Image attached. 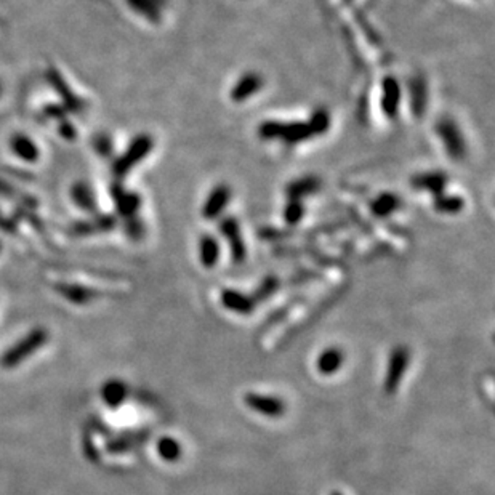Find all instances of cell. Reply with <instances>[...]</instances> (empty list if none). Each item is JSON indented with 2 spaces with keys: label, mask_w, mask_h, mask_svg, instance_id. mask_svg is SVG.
I'll return each instance as SVG.
<instances>
[{
  "label": "cell",
  "mask_w": 495,
  "mask_h": 495,
  "mask_svg": "<svg viewBox=\"0 0 495 495\" xmlns=\"http://www.w3.org/2000/svg\"><path fill=\"white\" fill-rule=\"evenodd\" d=\"M327 125H329V119H327L326 112H316V116L309 124H263L260 131L263 136H282L285 138V141L297 143L304 140V138L322 134L327 129Z\"/></svg>",
  "instance_id": "cell-1"
},
{
  "label": "cell",
  "mask_w": 495,
  "mask_h": 495,
  "mask_svg": "<svg viewBox=\"0 0 495 495\" xmlns=\"http://www.w3.org/2000/svg\"><path fill=\"white\" fill-rule=\"evenodd\" d=\"M49 340V333L44 329H36L22 338L21 342L15 345L13 348H10L7 353L2 356V366L5 369H11L21 364L22 361H26L31 354L36 353L44 347L45 342Z\"/></svg>",
  "instance_id": "cell-2"
},
{
  "label": "cell",
  "mask_w": 495,
  "mask_h": 495,
  "mask_svg": "<svg viewBox=\"0 0 495 495\" xmlns=\"http://www.w3.org/2000/svg\"><path fill=\"white\" fill-rule=\"evenodd\" d=\"M409 362H411V351H409V348L396 347L394 349H391L388 366H387V373H385V382H383L385 393L394 394L396 391H398L401 380L404 377V373L409 367Z\"/></svg>",
  "instance_id": "cell-3"
},
{
  "label": "cell",
  "mask_w": 495,
  "mask_h": 495,
  "mask_svg": "<svg viewBox=\"0 0 495 495\" xmlns=\"http://www.w3.org/2000/svg\"><path fill=\"white\" fill-rule=\"evenodd\" d=\"M153 149V138L148 135H140L131 141V145L127 149V153L114 162L112 172L117 178H124L134 167L146 158Z\"/></svg>",
  "instance_id": "cell-4"
},
{
  "label": "cell",
  "mask_w": 495,
  "mask_h": 495,
  "mask_svg": "<svg viewBox=\"0 0 495 495\" xmlns=\"http://www.w3.org/2000/svg\"><path fill=\"white\" fill-rule=\"evenodd\" d=\"M244 402L250 411L260 413V416L269 418H279L285 413L287 406L285 402L276 396L258 394V393H245Z\"/></svg>",
  "instance_id": "cell-5"
},
{
  "label": "cell",
  "mask_w": 495,
  "mask_h": 495,
  "mask_svg": "<svg viewBox=\"0 0 495 495\" xmlns=\"http://www.w3.org/2000/svg\"><path fill=\"white\" fill-rule=\"evenodd\" d=\"M47 79H49V82L51 84V87L55 89L56 94L61 96L63 103H65V106L69 109V111L82 112L84 109L87 108V103H85L82 98H79L71 89H69V85L66 84V80L63 79L58 69L49 68Z\"/></svg>",
  "instance_id": "cell-6"
},
{
  "label": "cell",
  "mask_w": 495,
  "mask_h": 495,
  "mask_svg": "<svg viewBox=\"0 0 495 495\" xmlns=\"http://www.w3.org/2000/svg\"><path fill=\"white\" fill-rule=\"evenodd\" d=\"M116 223H117L116 217L101 215V217H95L94 220L72 224L68 233L71 236H90L96 233H106V231H111V229L116 226Z\"/></svg>",
  "instance_id": "cell-7"
},
{
  "label": "cell",
  "mask_w": 495,
  "mask_h": 495,
  "mask_svg": "<svg viewBox=\"0 0 495 495\" xmlns=\"http://www.w3.org/2000/svg\"><path fill=\"white\" fill-rule=\"evenodd\" d=\"M221 304L226 309L238 314H250L255 309V300L253 297L245 295L243 292L226 289L221 292Z\"/></svg>",
  "instance_id": "cell-8"
},
{
  "label": "cell",
  "mask_w": 495,
  "mask_h": 495,
  "mask_svg": "<svg viewBox=\"0 0 495 495\" xmlns=\"http://www.w3.org/2000/svg\"><path fill=\"white\" fill-rule=\"evenodd\" d=\"M343 364H345V353L340 348H335V347L326 348L318 358V371L321 375H326V377H330L333 373H337Z\"/></svg>",
  "instance_id": "cell-9"
},
{
  "label": "cell",
  "mask_w": 495,
  "mask_h": 495,
  "mask_svg": "<svg viewBox=\"0 0 495 495\" xmlns=\"http://www.w3.org/2000/svg\"><path fill=\"white\" fill-rule=\"evenodd\" d=\"M56 290H58L66 300L76 304H87L91 300H96V298L100 297V292L98 290H94L85 285H77V284H60L56 285Z\"/></svg>",
  "instance_id": "cell-10"
},
{
  "label": "cell",
  "mask_w": 495,
  "mask_h": 495,
  "mask_svg": "<svg viewBox=\"0 0 495 495\" xmlns=\"http://www.w3.org/2000/svg\"><path fill=\"white\" fill-rule=\"evenodd\" d=\"M112 198L116 200L117 212L125 218H134L136 210L140 209V195L125 191L124 188L117 185L112 188Z\"/></svg>",
  "instance_id": "cell-11"
},
{
  "label": "cell",
  "mask_w": 495,
  "mask_h": 495,
  "mask_svg": "<svg viewBox=\"0 0 495 495\" xmlns=\"http://www.w3.org/2000/svg\"><path fill=\"white\" fill-rule=\"evenodd\" d=\"M10 146L11 151L26 162H36L40 155L37 145L27 135L15 134L10 140Z\"/></svg>",
  "instance_id": "cell-12"
},
{
  "label": "cell",
  "mask_w": 495,
  "mask_h": 495,
  "mask_svg": "<svg viewBox=\"0 0 495 495\" xmlns=\"http://www.w3.org/2000/svg\"><path fill=\"white\" fill-rule=\"evenodd\" d=\"M127 396H129V388H127V385L122 380H109V382L105 383V387L101 388V398L108 407H119L122 402H125Z\"/></svg>",
  "instance_id": "cell-13"
},
{
  "label": "cell",
  "mask_w": 495,
  "mask_h": 495,
  "mask_svg": "<svg viewBox=\"0 0 495 495\" xmlns=\"http://www.w3.org/2000/svg\"><path fill=\"white\" fill-rule=\"evenodd\" d=\"M437 130H439L442 138H446V146L449 149V153H451L454 158H462L465 151V145L462 141V136L458 134V130L456 129V125L449 122V120H442V122H439V125H437Z\"/></svg>",
  "instance_id": "cell-14"
},
{
  "label": "cell",
  "mask_w": 495,
  "mask_h": 495,
  "mask_svg": "<svg viewBox=\"0 0 495 495\" xmlns=\"http://www.w3.org/2000/svg\"><path fill=\"white\" fill-rule=\"evenodd\" d=\"M71 198L77 207L85 212H95L96 210V200L95 194L91 191V188L85 183L79 181L71 188Z\"/></svg>",
  "instance_id": "cell-15"
},
{
  "label": "cell",
  "mask_w": 495,
  "mask_h": 495,
  "mask_svg": "<svg viewBox=\"0 0 495 495\" xmlns=\"http://www.w3.org/2000/svg\"><path fill=\"white\" fill-rule=\"evenodd\" d=\"M221 231L224 236H228L229 240H231V249H233V258L236 263L244 262L245 258V247L243 244V239H240L239 229L236 226V221L226 220L221 224Z\"/></svg>",
  "instance_id": "cell-16"
},
{
  "label": "cell",
  "mask_w": 495,
  "mask_h": 495,
  "mask_svg": "<svg viewBox=\"0 0 495 495\" xmlns=\"http://www.w3.org/2000/svg\"><path fill=\"white\" fill-rule=\"evenodd\" d=\"M158 454L160 458L165 460V462L174 463L181 458L183 447L180 444V441L175 439V437L164 436L158 441Z\"/></svg>",
  "instance_id": "cell-17"
},
{
  "label": "cell",
  "mask_w": 495,
  "mask_h": 495,
  "mask_svg": "<svg viewBox=\"0 0 495 495\" xmlns=\"http://www.w3.org/2000/svg\"><path fill=\"white\" fill-rule=\"evenodd\" d=\"M229 200V189L226 186H218L214 193L210 194V198L207 199L204 215L207 218H215L220 212L224 209V205Z\"/></svg>",
  "instance_id": "cell-18"
},
{
  "label": "cell",
  "mask_w": 495,
  "mask_h": 495,
  "mask_svg": "<svg viewBox=\"0 0 495 495\" xmlns=\"http://www.w3.org/2000/svg\"><path fill=\"white\" fill-rule=\"evenodd\" d=\"M262 87V79L257 76V74H245V77H243L236 84V87L233 90V98L236 101H244L245 98H249L250 95L258 91V89Z\"/></svg>",
  "instance_id": "cell-19"
},
{
  "label": "cell",
  "mask_w": 495,
  "mask_h": 495,
  "mask_svg": "<svg viewBox=\"0 0 495 495\" xmlns=\"http://www.w3.org/2000/svg\"><path fill=\"white\" fill-rule=\"evenodd\" d=\"M199 253H200V262H202L204 266L207 268L215 266L218 258H220V245H218L217 239L212 238V236H205V238H202L199 245Z\"/></svg>",
  "instance_id": "cell-20"
},
{
  "label": "cell",
  "mask_w": 495,
  "mask_h": 495,
  "mask_svg": "<svg viewBox=\"0 0 495 495\" xmlns=\"http://www.w3.org/2000/svg\"><path fill=\"white\" fill-rule=\"evenodd\" d=\"M0 195H4V198H7V199H16L18 202H21V207H25V209L32 210V209H36V205H37V200L34 199L32 195L20 193L18 189L8 185L7 181L2 180V178H0Z\"/></svg>",
  "instance_id": "cell-21"
},
{
  "label": "cell",
  "mask_w": 495,
  "mask_h": 495,
  "mask_svg": "<svg viewBox=\"0 0 495 495\" xmlns=\"http://www.w3.org/2000/svg\"><path fill=\"white\" fill-rule=\"evenodd\" d=\"M399 105V85L396 80H387L385 82V111L388 116H394Z\"/></svg>",
  "instance_id": "cell-22"
},
{
  "label": "cell",
  "mask_w": 495,
  "mask_h": 495,
  "mask_svg": "<svg viewBox=\"0 0 495 495\" xmlns=\"http://www.w3.org/2000/svg\"><path fill=\"white\" fill-rule=\"evenodd\" d=\"M129 4L138 13L148 16L151 20H158V13L164 0H129Z\"/></svg>",
  "instance_id": "cell-23"
},
{
  "label": "cell",
  "mask_w": 495,
  "mask_h": 495,
  "mask_svg": "<svg viewBox=\"0 0 495 495\" xmlns=\"http://www.w3.org/2000/svg\"><path fill=\"white\" fill-rule=\"evenodd\" d=\"M399 200L394 198V195H382L375 204H373V210L378 215H388L391 212H394L398 209Z\"/></svg>",
  "instance_id": "cell-24"
},
{
  "label": "cell",
  "mask_w": 495,
  "mask_h": 495,
  "mask_svg": "<svg viewBox=\"0 0 495 495\" xmlns=\"http://www.w3.org/2000/svg\"><path fill=\"white\" fill-rule=\"evenodd\" d=\"M278 285H279V282L276 278H268V279H264L262 282V285L258 287L257 292H255V295H253V300H258V302H263V300H268L269 297L273 295V293L276 292V289H278Z\"/></svg>",
  "instance_id": "cell-25"
},
{
  "label": "cell",
  "mask_w": 495,
  "mask_h": 495,
  "mask_svg": "<svg viewBox=\"0 0 495 495\" xmlns=\"http://www.w3.org/2000/svg\"><path fill=\"white\" fill-rule=\"evenodd\" d=\"M95 149L101 155H109L112 153V141L109 140V136L106 135H100L95 138Z\"/></svg>",
  "instance_id": "cell-26"
},
{
  "label": "cell",
  "mask_w": 495,
  "mask_h": 495,
  "mask_svg": "<svg viewBox=\"0 0 495 495\" xmlns=\"http://www.w3.org/2000/svg\"><path fill=\"white\" fill-rule=\"evenodd\" d=\"M437 209L444 210V212H457L462 209V200L457 198H449V199H439L437 200Z\"/></svg>",
  "instance_id": "cell-27"
},
{
  "label": "cell",
  "mask_w": 495,
  "mask_h": 495,
  "mask_svg": "<svg viewBox=\"0 0 495 495\" xmlns=\"http://www.w3.org/2000/svg\"><path fill=\"white\" fill-rule=\"evenodd\" d=\"M65 111L66 109L60 105H49L44 108V116L49 119H60L65 120Z\"/></svg>",
  "instance_id": "cell-28"
},
{
  "label": "cell",
  "mask_w": 495,
  "mask_h": 495,
  "mask_svg": "<svg viewBox=\"0 0 495 495\" xmlns=\"http://www.w3.org/2000/svg\"><path fill=\"white\" fill-rule=\"evenodd\" d=\"M58 131H60V135H61L63 138H66V140H69V141L76 138V129H74V125L69 124L66 119L61 120V122H60Z\"/></svg>",
  "instance_id": "cell-29"
},
{
  "label": "cell",
  "mask_w": 495,
  "mask_h": 495,
  "mask_svg": "<svg viewBox=\"0 0 495 495\" xmlns=\"http://www.w3.org/2000/svg\"><path fill=\"white\" fill-rule=\"evenodd\" d=\"M127 233H129L131 238L134 239H138V238H141V234H143V226H141V223L136 220V218L134 217V220H131L129 224H127Z\"/></svg>",
  "instance_id": "cell-30"
},
{
  "label": "cell",
  "mask_w": 495,
  "mask_h": 495,
  "mask_svg": "<svg viewBox=\"0 0 495 495\" xmlns=\"http://www.w3.org/2000/svg\"><path fill=\"white\" fill-rule=\"evenodd\" d=\"M0 229H2V231H5V233L11 234V236H15L16 233H18L16 231L18 228H16L15 221L10 220V218H5L2 214H0Z\"/></svg>",
  "instance_id": "cell-31"
},
{
  "label": "cell",
  "mask_w": 495,
  "mask_h": 495,
  "mask_svg": "<svg viewBox=\"0 0 495 495\" xmlns=\"http://www.w3.org/2000/svg\"><path fill=\"white\" fill-rule=\"evenodd\" d=\"M330 495H343L340 491H333Z\"/></svg>",
  "instance_id": "cell-32"
},
{
  "label": "cell",
  "mask_w": 495,
  "mask_h": 495,
  "mask_svg": "<svg viewBox=\"0 0 495 495\" xmlns=\"http://www.w3.org/2000/svg\"><path fill=\"white\" fill-rule=\"evenodd\" d=\"M0 250H2V243H0Z\"/></svg>",
  "instance_id": "cell-33"
},
{
  "label": "cell",
  "mask_w": 495,
  "mask_h": 495,
  "mask_svg": "<svg viewBox=\"0 0 495 495\" xmlns=\"http://www.w3.org/2000/svg\"><path fill=\"white\" fill-rule=\"evenodd\" d=\"M0 91H2V85H0Z\"/></svg>",
  "instance_id": "cell-34"
}]
</instances>
